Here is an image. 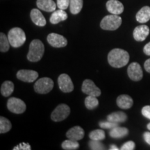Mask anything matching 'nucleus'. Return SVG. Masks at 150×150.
Here are the masks:
<instances>
[{"mask_svg": "<svg viewBox=\"0 0 150 150\" xmlns=\"http://www.w3.org/2000/svg\"><path fill=\"white\" fill-rule=\"evenodd\" d=\"M84 135H85L84 130L79 126L72 127L66 133V137L68 139L76 140V141L83 139Z\"/></svg>", "mask_w": 150, "mask_h": 150, "instance_id": "15", "label": "nucleus"}, {"mask_svg": "<svg viewBox=\"0 0 150 150\" xmlns=\"http://www.w3.org/2000/svg\"><path fill=\"white\" fill-rule=\"evenodd\" d=\"M122 18L118 15H109L105 16L100 23V27L102 29L108 31H115L120 27Z\"/></svg>", "mask_w": 150, "mask_h": 150, "instance_id": "4", "label": "nucleus"}, {"mask_svg": "<svg viewBox=\"0 0 150 150\" xmlns=\"http://www.w3.org/2000/svg\"><path fill=\"white\" fill-rule=\"evenodd\" d=\"M106 8L111 14L120 15L124 11V6L118 0H108L106 2Z\"/></svg>", "mask_w": 150, "mask_h": 150, "instance_id": "14", "label": "nucleus"}, {"mask_svg": "<svg viewBox=\"0 0 150 150\" xmlns=\"http://www.w3.org/2000/svg\"><path fill=\"white\" fill-rule=\"evenodd\" d=\"M83 7V0H70V12L73 15H76L81 12Z\"/></svg>", "mask_w": 150, "mask_h": 150, "instance_id": "24", "label": "nucleus"}, {"mask_svg": "<svg viewBox=\"0 0 150 150\" xmlns=\"http://www.w3.org/2000/svg\"><path fill=\"white\" fill-rule=\"evenodd\" d=\"M143 138L148 145H150V132L146 131L143 134Z\"/></svg>", "mask_w": 150, "mask_h": 150, "instance_id": "36", "label": "nucleus"}, {"mask_svg": "<svg viewBox=\"0 0 150 150\" xmlns=\"http://www.w3.org/2000/svg\"><path fill=\"white\" fill-rule=\"evenodd\" d=\"M30 16H31L32 22L35 25L38 26V27H44L46 25L47 22L45 18L38 9H32L31 11V13H30Z\"/></svg>", "mask_w": 150, "mask_h": 150, "instance_id": "16", "label": "nucleus"}, {"mask_svg": "<svg viewBox=\"0 0 150 150\" xmlns=\"http://www.w3.org/2000/svg\"><path fill=\"white\" fill-rule=\"evenodd\" d=\"M10 42H9L8 36L4 33H0V51L1 52H6L10 49Z\"/></svg>", "mask_w": 150, "mask_h": 150, "instance_id": "26", "label": "nucleus"}, {"mask_svg": "<svg viewBox=\"0 0 150 150\" xmlns=\"http://www.w3.org/2000/svg\"><path fill=\"white\" fill-rule=\"evenodd\" d=\"M70 113V107L67 104H59L52 112L51 118L54 122H61L66 119Z\"/></svg>", "mask_w": 150, "mask_h": 150, "instance_id": "6", "label": "nucleus"}, {"mask_svg": "<svg viewBox=\"0 0 150 150\" xmlns=\"http://www.w3.org/2000/svg\"><path fill=\"white\" fill-rule=\"evenodd\" d=\"M82 92L86 94L87 95H91V96L99 97L100 96L101 90L95 85V83L92 80L86 79L83 81L81 87Z\"/></svg>", "mask_w": 150, "mask_h": 150, "instance_id": "8", "label": "nucleus"}, {"mask_svg": "<svg viewBox=\"0 0 150 150\" xmlns=\"http://www.w3.org/2000/svg\"><path fill=\"white\" fill-rule=\"evenodd\" d=\"M36 4L38 8L46 12H54L57 6L53 0H37Z\"/></svg>", "mask_w": 150, "mask_h": 150, "instance_id": "17", "label": "nucleus"}, {"mask_svg": "<svg viewBox=\"0 0 150 150\" xmlns=\"http://www.w3.org/2000/svg\"><path fill=\"white\" fill-rule=\"evenodd\" d=\"M7 108L13 113L21 114L25 112L27 106L22 99L17 97H11L7 102Z\"/></svg>", "mask_w": 150, "mask_h": 150, "instance_id": "7", "label": "nucleus"}, {"mask_svg": "<svg viewBox=\"0 0 150 150\" xmlns=\"http://www.w3.org/2000/svg\"><path fill=\"white\" fill-rule=\"evenodd\" d=\"M129 134L128 129L125 127H120L119 126L114 127L110 131L109 135L113 138H122L127 136Z\"/></svg>", "mask_w": 150, "mask_h": 150, "instance_id": "21", "label": "nucleus"}, {"mask_svg": "<svg viewBox=\"0 0 150 150\" xmlns=\"http://www.w3.org/2000/svg\"><path fill=\"white\" fill-rule=\"evenodd\" d=\"M8 38L11 45L13 47L18 48L23 45L27 38L23 30L19 27H15L8 31Z\"/></svg>", "mask_w": 150, "mask_h": 150, "instance_id": "3", "label": "nucleus"}, {"mask_svg": "<svg viewBox=\"0 0 150 150\" xmlns=\"http://www.w3.org/2000/svg\"><path fill=\"white\" fill-rule=\"evenodd\" d=\"M88 145L91 149L93 150H102L105 149V146L99 140H91L88 142Z\"/></svg>", "mask_w": 150, "mask_h": 150, "instance_id": "30", "label": "nucleus"}, {"mask_svg": "<svg viewBox=\"0 0 150 150\" xmlns=\"http://www.w3.org/2000/svg\"><path fill=\"white\" fill-rule=\"evenodd\" d=\"M45 53L44 44L40 40H33L29 45L27 59L31 62H38L42 59Z\"/></svg>", "mask_w": 150, "mask_h": 150, "instance_id": "2", "label": "nucleus"}, {"mask_svg": "<svg viewBox=\"0 0 150 150\" xmlns=\"http://www.w3.org/2000/svg\"><path fill=\"white\" fill-rule=\"evenodd\" d=\"M136 20L140 23H146L150 20V7L144 6L137 13Z\"/></svg>", "mask_w": 150, "mask_h": 150, "instance_id": "20", "label": "nucleus"}, {"mask_svg": "<svg viewBox=\"0 0 150 150\" xmlns=\"http://www.w3.org/2000/svg\"><path fill=\"white\" fill-rule=\"evenodd\" d=\"M136 144L134 141H128L125 142L124 145L122 146L120 149L121 150H133L135 149Z\"/></svg>", "mask_w": 150, "mask_h": 150, "instance_id": "33", "label": "nucleus"}, {"mask_svg": "<svg viewBox=\"0 0 150 150\" xmlns=\"http://www.w3.org/2000/svg\"><path fill=\"white\" fill-rule=\"evenodd\" d=\"M147 129H149V130L150 131V123L148 124V125H147Z\"/></svg>", "mask_w": 150, "mask_h": 150, "instance_id": "40", "label": "nucleus"}, {"mask_svg": "<svg viewBox=\"0 0 150 150\" xmlns=\"http://www.w3.org/2000/svg\"><path fill=\"white\" fill-rule=\"evenodd\" d=\"M12 125L11 122L8 119L4 117L1 116L0 117V133L1 134H5L8 132L11 129Z\"/></svg>", "mask_w": 150, "mask_h": 150, "instance_id": "27", "label": "nucleus"}, {"mask_svg": "<svg viewBox=\"0 0 150 150\" xmlns=\"http://www.w3.org/2000/svg\"><path fill=\"white\" fill-rule=\"evenodd\" d=\"M108 61L110 66L120 68L129 63V54L127 51L122 49H113L108 53Z\"/></svg>", "mask_w": 150, "mask_h": 150, "instance_id": "1", "label": "nucleus"}, {"mask_svg": "<svg viewBox=\"0 0 150 150\" xmlns=\"http://www.w3.org/2000/svg\"><path fill=\"white\" fill-rule=\"evenodd\" d=\"M99 127L102 129H111L114 127L119 126V123L113 122L110 121H101L99 123Z\"/></svg>", "mask_w": 150, "mask_h": 150, "instance_id": "31", "label": "nucleus"}, {"mask_svg": "<svg viewBox=\"0 0 150 150\" xmlns=\"http://www.w3.org/2000/svg\"><path fill=\"white\" fill-rule=\"evenodd\" d=\"M31 149V145L27 142H22L18 146L13 147V150H30Z\"/></svg>", "mask_w": 150, "mask_h": 150, "instance_id": "34", "label": "nucleus"}, {"mask_svg": "<svg viewBox=\"0 0 150 150\" xmlns=\"http://www.w3.org/2000/svg\"><path fill=\"white\" fill-rule=\"evenodd\" d=\"M70 0H57L56 4H57V6L59 7V8L65 10L70 6Z\"/></svg>", "mask_w": 150, "mask_h": 150, "instance_id": "32", "label": "nucleus"}, {"mask_svg": "<svg viewBox=\"0 0 150 150\" xmlns=\"http://www.w3.org/2000/svg\"><path fill=\"white\" fill-rule=\"evenodd\" d=\"M89 137L91 140L102 141L106 136H105V132L102 129H96V130H94L90 133Z\"/></svg>", "mask_w": 150, "mask_h": 150, "instance_id": "29", "label": "nucleus"}, {"mask_svg": "<svg viewBox=\"0 0 150 150\" xmlns=\"http://www.w3.org/2000/svg\"><path fill=\"white\" fill-rule=\"evenodd\" d=\"M54 81L50 78L43 77L36 81L34 84V91L39 94H47L53 89Z\"/></svg>", "mask_w": 150, "mask_h": 150, "instance_id": "5", "label": "nucleus"}, {"mask_svg": "<svg viewBox=\"0 0 150 150\" xmlns=\"http://www.w3.org/2000/svg\"><path fill=\"white\" fill-rule=\"evenodd\" d=\"M116 102H117L118 107L122 109H129L134 104L133 99L127 95H121L118 96Z\"/></svg>", "mask_w": 150, "mask_h": 150, "instance_id": "18", "label": "nucleus"}, {"mask_svg": "<svg viewBox=\"0 0 150 150\" xmlns=\"http://www.w3.org/2000/svg\"><path fill=\"white\" fill-rule=\"evenodd\" d=\"M59 88L63 93H71L74 90V84L69 75L61 74L58 78Z\"/></svg>", "mask_w": 150, "mask_h": 150, "instance_id": "10", "label": "nucleus"}, {"mask_svg": "<svg viewBox=\"0 0 150 150\" xmlns=\"http://www.w3.org/2000/svg\"><path fill=\"white\" fill-rule=\"evenodd\" d=\"M143 52L146 55L150 56V42H148L143 48Z\"/></svg>", "mask_w": 150, "mask_h": 150, "instance_id": "37", "label": "nucleus"}, {"mask_svg": "<svg viewBox=\"0 0 150 150\" xmlns=\"http://www.w3.org/2000/svg\"><path fill=\"white\" fill-rule=\"evenodd\" d=\"M79 147V144L76 140L68 139L63 142L62 148L65 150H74L77 149Z\"/></svg>", "mask_w": 150, "mask_h": 150, "instance_id": "28", "label": "nucleus"}, {"mask_svg": "<svg viewBox=\"0 0 150 150\" xmlns=\"http://www.w3.org/2000/svg\"><path fill=\"white\" fill-rule=\"evenodd\" d=\"M67 19V14L65 10L63 9H59L57 11H54L53 13L50 17V21L52 24H56L62 21H65Z\"/></svg>", "mask_w": 150, "mask_h": 150, "instance_id": "19", "label": "nucleus"}, {"mask_svg": "<svg viewBox=\"0 0 150 150\" xmlns=\"http://www.w3.org/2000/svg\"><path fill=\"white\" fill-rule=\"evenodd\" d=\"M99 105V101L97 97L88 95V97L85 99V106L89 110H93L97 108Z\"/></svg>", "mask_w": 150, "mask_h": 150, "instance_id": "25", "label": "nucleus"}, {"mask_svg": "<svg viewBox=\"0 0 150 150\" xmlns=\"http://www.w3.org/2000/svg\"><path fill=\"white\" fill-rule=\"evenodd\" d=\"M119 148H118L116 145H111L110 146V150H118Z\"/></svg>", "mask_w": 150, "mask_h": 150, "instance_id": "39", "label": "nucleus"}, {"mask_svg": "<svg viewBox=\"0 0 150 150\" xmlns=\"http://www.w3.org/2000/svg\"><path fill=\"white\" fill-rule=\"evenodd\" d=\"M14 84L11 81H6L1 86V94L4 97H8L13 93Z\"/></svg>", "mask_w": 150, "mask_h": 150, "instance_id": "23", "label": "nucleus"}, {"mask_svg": "<svg viewBox=\"0 0 150 150\" xmlns=\"http://www.w3.org/2000/svg\"><path fill=\"white\" fill-rule=\"evenodd\" d=\"M142 114L146 118L150 120V106H145L142 108Z\"/></svg>", "mask_w": 150, "mask_h": 150, "instance_id": "35", "label": "nucleus"}, {"mask_svg": "<svg viewBox=\"0 0 150 150\" xmlns=\"http://www.w3.org/2000/svg\"><path fill=\"white\" fill-rule=\"evenodd\" d=\"M38 77V73L31 70H20L17 73V78L24 82L31 83Z\"/></svg>", "mask_w": 150, "mask_h": 150, "instance_id": "12", "label": "nucleus"}, {"mask_svg": "<svg viewBox=\"0 0 150 150\" xmlns=\"http://www.w3.org/2000/svg\"><path fill=\"white\" fill-rule=\"evenodd\" d=\"M127 73L129 77L134 81H139L143 77V72L142 67L139 63H131L127 68Z\"/></svg>", "mask_w": 150, "mask_h": 150, "instance_id": "9", "label": "nucleus"}, {"mask_svg": "<svg viewBox=\"0 0 150 150\" xmlns=\"http://www.w3.org/2000/svg\"><path fill=\"white\" fill-rule=\"evenodd\" d=\"M144 67L147 72L150 73V59H147L144 63Z\"/></svg>", "mask_w": 150, "mask_h": 150, "instance_id": "38", "label": "nucleus"}, {"mask_svg": "<svg viewBox=\"0 0 150 150\" xmlns=\"http://www.w3.org/2000/svg\"><path fill=\"white\" fill-rule=\"evenodd\" d=\"M149 34V28L147 25H140L135 28L133 32L134 39L138 42H142Z\"/></svg>", "mask_w": 150, "mask_h": 150, "instance_id": "13", "label": "nucleus"}, {"mask_svg": "<svg viewBox=\"0 0 150 150\" xmlns=\"http://www.w3.org/2000/svg\"><path fill=\"white\" fill-rule=\"evenodd\" d=\"M47 40L50 45L56 48L64 47L67 45V40L64 36L58 33H50L47 38Z\"/></svg>", "mask_w": 150, "mask_h": 150, "instance_id": "11", "label": "nucleus"}, {"mask_svg": "<svg viewBox=\"0 0 150 150\" xmlns=\"http://www.w3.org/2000/svg\"><path fill=\"white\" fill-rule=\"evenodd\" d=\"M107 120L108 121L113 122L116 123L124 122L127 120V116L126 113L122 111H117L112 112L111 114L107 116Z\"/></svg>", "mask_w": 150, "mask_h": 150, "instance_id": "22", "label": "nucleus"}]
</instances>
